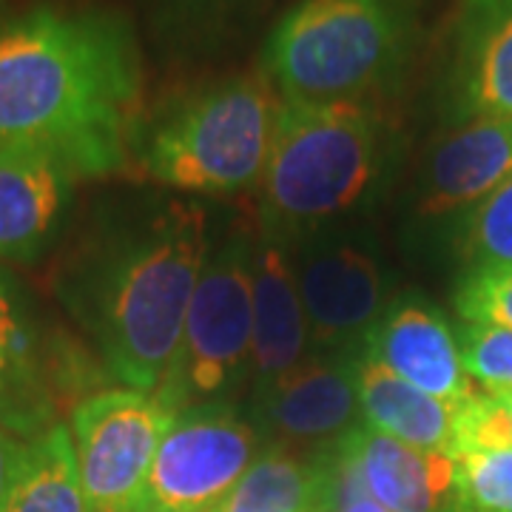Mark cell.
Listing matches in <instances>:
<instances>
[{
  "label": "cell",
  "mask_w": 512,
  "mask_h": 512,
  "mask_svg": "<svg viewBox=\"0 0 512 512\" xmlns=\"http://www.w3.org/2000/svg\"><path fill=\"white\" fill-rule=\"evenodd\" d=\"M510 174L512 120H467L433 148L421 183V211L444 214L464 205H478Z\"/></svg>",
  "instance_id": "9a60e30c"
},
{
  "label": "cell",
  "mask_w": 512,
  "mask_h": 512,
  "mask_svg": "<svg viewBox=\"0 0 512 512\" xmlns=\"http://www.w3.org/2000/svg\"><path fill=\"white\" fill-rule=\"evenodd\" d=\"M416 0H299L265 43V77L296 103L365 100L402 72Z\"/></svg>",
  "instance_id": "277c9868"
},
{
  "label": "cell",
  "mask_w": 512,
  "mask_h": 512,
  "mask_svg": "<svg viewBox=\"0 0 512 512\" xmlns=\"http://www.w3.org/2000/svg\"><path fill=\"white\" fill-rule=\"evenodd\" d=\"M208 251V214L197 202H165L100 254L83 319L123 387L160 393L171 379Z\"/></svg>",
  "instance_id": "7a4b0ae2"
},
{
  "label": "cell",
  "mask_w": 512,
  "mask_h": 512,
  "mask_svg": "<svg viewBox=\"0 0 512 512\" xmlns=\"http://www.w3.org/2000/svg\"><path fill=\"white\" fill-rule=\"evenodd\" d=\"M177 410L160 393L100 390L72 407V444L92 512H143L157 447Z\"/></svg>",
  "instance_id": "52a82bcc"
},
{
  "label": "cell",
  "mask_w": 512,
  "mask_h": 512,
  "mask_svg": "<svg viewBox=\"0 0 512 512\" xmlns=\"http://www.w3.org/2000/svg\"><path fill=\"white\" fill-rule=\"evenodd\" d=\"M328 498H325V512H387L367 493L365 484L359 481L350 458L339 444L330 447L328 458Z\"/></svg>",
  "instance_id": "d4e9b609"
},
{
  "label": "cell",
  "mask_w": 512,
  "mask_h": 512,
  "mask_svg": "<svg viewBox=\"0 0 512 512\" xmlns=\"http://www.w3.org/2000/svg\"><path fill=\"white\" fill-rule=\"evenodd\" d=\"M251 387H271L311 353L308 319L296 285L293 259L274 237L254 242L251 256Z\"/></svg>",
  "instance_id": "5bb4252c"
},
{
  "label": "cell",
  "mask_w": 512,
  "mask_h": 512,
  "mask_svg": "<svg viewBox=\"0 0 512 512\" xmlns=\"http://www.w3.org/2000/svg\"><path fill=\"white\" fill-rule=\"evenodd\" d=\"M143 63L134 29L111 12L37 9L0 29V148L55 157L74 180L134 163Z\"/></svg>",
  "instance_id": "6da1fadb"
},
{
  "label": "cell",
  "mask_w": 512,
  "mask_h": 512,
  "mask_svg": "<svg viewBox=\"0 0 512 512\" xmlns=\"http://www.w3.org/2000/svg\"><path fill=\"white\" fill-rule=\"evenodd\" d=\"M384 143V117L367 100H282L259 180L265 234L313 231L353 208L379 177Z\"/></svg>",
  "instance_id": "3957f363"
},
{
  "label": "cell",
  "mask_w": 512,
  "mask_h": 512,
  "mask_svg": "<svg viewBox=\"0 0 512 512\" xmlns=\"http://www.w3.org/2000/svg\"><path fill=\"white\" fill-rule=\"evenodd\" d=\"M3 512H92L77 470L72 430L63 421L26 441V456Z\"/></svg>",
  "instance_id": "ffe728a7"
},
{
  "label": "cell",
  "mask_w": 512,
  "mask_h": 512,
  "mask_svg": "<svg viewBox=\"0 0 512 512\" xmlns=\"http://www.w3.org/2000/svg\"><path fill=\"white\" fill-rule=\"evenodd\" d=\"M311 353L362 356L370 330L387 311L382 262L350 239H313L293 262Z\"/></svg>",
  "instance_id": "9c48e42d"
},
{
  "label": "cell",
  "mask_w": 512,
  "mask_h": 512,
  "mask_svg": "<svg viewBox=\"0 0 512 512\" xmlns=\"http://www.w3.org/2000/svg\"><path fill=\"white\" fill-rule=\"evenodd\" d=\"M356 387L362 424L387 439L402 441L419 450H456V407L444 404L419 387L407 384L387 367L359 356Z\"/></svg>",
  "instance_id": "e0dca14e"
},
{
  "label": "cell",
  "mask_w": 512,
  "mask_h": 512,
  "mask_svg": "<svg viewBox=\"0 0 512 512\" xmlns=\"http://www.w3.org/2000/svg\"><path fill=\"white\" fill-rule=\"evenodd\" d=\"M458 100L470 120H512V0H476L464 20Z\"/></svg>",
  "instance_id": "ac0fdd59"
},
{
  "label": "cell",
  "mask_w": 512,
  "mask_h": 512,
  "mask_svg": "<svg viewBox=\"0 0 512 512\" xmlns=\"http://www.w3.org/2000/svg\"><path fill=\"white\" fill-rule=\"evenodd\" d=\"M456 339L461 365L484 393H512V328L464 322Z\"/></svg>",
  "instance_id": "44dd1931"
},
{
  "label": "cell",
  "mask_w": 512,
  "mask_h": 512,
  "mask_svg": "<svg viewBox=\"0 0 512 512\" xmlns=\"http://www.w3.org/2000/svg\"><path fill=\"white\" fill-rule=\"evenodd\" d=\"M362 356L453 407L470 402L478 393L461 365L453 328L436 308L419 299L390 302L370 330Z\"/></svg>",
  "instance_id": "7c38bea8"
},
{
  "label": "cell",
  "mask_w": 512,
  "mask_h": 512,
  "mask_svg": "<svg viewBox=\"0 0 512 512\" xmlns=\"http://www.w3.org/2000/svg\"><path fill=\"white\" fill-rule=\"evenodd\" d=\"M498 396H501V399L507 402V407H510V413H512V393H498Z\"/></svg>",
  "instance_id": "83f0119b"
},
{
  "label": "cell",
  "mask_w": 512,
  "mask_h": 512,
  "mask_svg": "<svg viewBox=\"0 0 512 512\" xmlns=\"http://www.w3.org/2000/svg\"><path fill=\"white\" fill-rule=\"evenodd\" d=\"M328 464L325 458L293 456L285 444L259 450L214 512H325Z\"/></svg>",
  "instance_id": "d6986e66"
},
{
  "label": "cell",
  "mask_w": 512,
  "mask_h": 512,
  "mask_svg": "<svg viewBox=\"0 0 512 512\" xmlns=\"http://www.w3.org/2000/svg\"><path fill=\"white\" fill-rule=\"evenodd\" d=\"M279 103L265 74L208 83L143 120L134 165L185 194H242L265 174Z\"/></svg>",
  "instance_id": "5b68a950"
},
{
  "label": "cell",
  "mask_w": 512,
  "mask_h": 512,
  "mask_svg": "<svg viewBox=\"0 0 512 512\" xmlns=\"http://www.w3.org/2000/svg\"><path fill=\"white\" fill-rule=\"evenodd\" d=\"M359 356L308 353L271 387L254 393L256 427L293 444H339L362 424Z\"/></svg>",
  "instance_id": "30bf717a"
},
{
  "label": "cell",
  "mask_w": 512,
  "mask_h": 512,
  "mask_svg": "<svg viewBox=\"0 0 512 512\" xmlns=\"http://www.w3.org/2000/svg\"><path fill=\"white\" fill-rule=\"evenodd\" d=\"M143 512H171V510H143Z\"/></svg>",
  "instance_id": "f1b7e54d"
},
{
  "label": "cell",
  "mask_w": 512,
  "mask_h": 512,
  "mask_svg": "<svg viewBox=\"0 0 512 512\" xmlns=\"http://www.w3.org/2000/svg\"><path fill=\"white\" fill-rule=\"evenodd\" d=\"M66 376L18 282L0 271V427L23 441L57 424Z\"/></svg>",
  "instance_id": "8fae6325"
},
{
  "label": "cell",
  "mask_w": 512,
  "mask_h": 512,
  "mask_svg": "<svg viewBox=\"0 0 512 512\" xmlns=\"http://www.w3.org/2000/svg\"><path fill=\"white\" fill-rule=\"evenodd\" d=\"M473 268H512V174L478 202L467 228Z\"/></svg>",
  "instance_id": "603a6c76"
},
{
  "label": "cell",
  "mask_w": 512,
  "mask_h": 512,
  "mask_svg": "<svg viewBox=\"0 0 512 512\" xmlns=\"http://www.w3.org/2000/svg\"><path fill=\"white\" fill-rule=\"evenodd\" d=\"M339 447L387 512H464L456 456L387 439L365 424Z\"/></svg>",
  "instance_id": "4fadbf2b"
},
{
  "label": "cell",
  "mask_w": 512,
  "mask_h": 512,
  "mask_svg": "<svg viewBox=\"0 0 512 512\" xmlns=\"http://www.w3.org/2000/svg\"><path fill=\"white\" fill-rule=\"evenodd\" d=\"M464 512H512V450L458 453Z\"/></svg>",
  "instance_id": "7402d4cb"
},
{
  "label": "cell",
  "mask_w": 512,
  "mask_h": 512,
  "mask_svg": "<svg viewBox=\"0 0 512 512\" xmlns=\"http://www.w3.org/2000/svg\"><path fill=\"white\" fill-rule=\"evenodd\" d=\"M72 183V174L43 151L0 148V259L35 254Z\"/></svg>",
  "instance_id": "2e32d148"
},
{
  "label": "cell",
  "mask_w": 512,
  "mask_h": 512,
  "mask_svg": "<svg viewBox=\"0 0 512 512\" xmlns=\"http://www.w3.org/2000/svg\"><path fill=\"white\" fill-rule=\"evenodd\" d=\"M251 0H163L165 18L174 26H200L211 18H225Z\"/></svg>",
  "instance_id": "484cf974"
},
{
  "label": "cell",
  "mask_w": 512,
  "mask_h": 512,
  "mask_svg": "<svg viewBox=\"0 0 512 512\" xmlns=\"http://www.w3.org/2000/svg\"><path fill=\"white\" fill-rule=\"evenodd\" d=\"M259 427L228 402L180 410L146 484V510L214 512L259 456Z\"/></svg>",
  "instance_id": "ba28073f"
},
{
  "label": "cell",
  "mask_w": 512,
  "mask_h": 512,
  "mask_svg": "<svg viewBox=\"0 0 512 512\" xmlns=\"http://www.w3.org/2000/svg\"><path fill=\"white\" fill-rule=\"evenodd\" d=\"M251 256L254 242L245 234L208 251L185 316L177 362L160 390L177 413L194 404L225 402L251 382Z\"/></svg>",
  "instance_id": "8992f818"
},
{
  "label": "cell",
  "mask_w": 512,
  "mask_h": 512,
  "mask_svg": "<svg viewBox=\"0 0 512 512\" xmlns=\"http://www.w3.org/2000/svg\"><path fill=\"white\" fill-rule=\"evenodd\" d=\"M456 308L464 322L512 328V268H473L458 285Z\"/></svg>",
  "instance_id": "cb8c5ba5"
},
{
  "label": "cell",
  "mask_w": 512,
  "mask_h": 512,
  "mask_svg": "<svg viewBox=\"0 0 512 512\" xmlns=\"http://www.w3.org/2000/svg\"><path fill=\"white\" fill-rule=\"evenodd\" d=\"M23 456H26V441L0 427V512L6 510V501L15 487Z\"/></svg>",
  "instance_id": "4316f807"
}]
</instances>
